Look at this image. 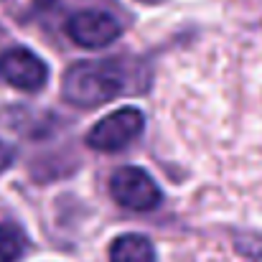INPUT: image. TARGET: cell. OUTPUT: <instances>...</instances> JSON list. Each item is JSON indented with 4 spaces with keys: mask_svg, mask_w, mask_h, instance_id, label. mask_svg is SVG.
<instances>
[{
    "mask_svg": "<svg viewBox=\"0 0 262 262\" xmlns=\"http://www.w3.org/2000/svg\"><path fill=\"white\" fill-rule=\"evenodd\" d=\"M28 247V239L23 229L15 222L0 224V262H18Z\"/></svg>",
    "mask_w": 262,
    "mask_h": 262,
    "instance_id": "obj_7",
    "label": "cell"
},
{
    "mask_svg": "<svg viewBox=\"0 0 262 262\" xmlns=\"http://www.w3.org/2000/svg\"><path fill=\"white\" fill-rule=\"evenodd\" d=\"M140 3H145V5H158V3H163V0H140Z\"/></svg>",
    "mask_w": 262,
    "mask_h": 262,
    "instance_id": "obj_10",
    "label": "cell"
},
{
    "mask_svg": "<svg viewBox=\"0 0 262 262\" xmlns=\"http://www.w3.org/2000/svg\"><path fill=\"white\" fill-rule=\"evenodd\" d=\"M110 193L122 209L130 211H153L163 201L153 176L138 166H122L110 176Z\"/></svg>",
    "mask_w": 262,
    "mask_h": 262,
    "instance_id": "obj_3",
    "label": "cell"
},
{
    "mask_svg": "<svg viewBox=\"0 0 262 262\" xmlns=\"http://www.w3.org/2000/svg\"><path fill=\"white\" fill-rule=\"evenodd\" d=\"M13 161H15V148L8 145L5 140H0V173H5L13 166Z\"/></svg>",
    "mask_w": 262,
    "mask_h": 262,
    "instance_id": "obj_8",
    "label": "cell"
},
{
    "mask_svg": "<svg viewBox=\"0 0 262 262\" xmlns=\"http://www.w3.org/2000/svg\"><path fill=\"white\" fill-rule=\"evenodd\" d=\"M110 262H156V247L145 234H122L110 245Z\"/></svg>",
    "mask_w": 262,
    "mask_h": 262,
    "instance_id": "obj_6",
    "label": "cell"
},
{
    "mask_svg": "<svg viewBox=\"0 0 262 262\" xmlns=\"http://www.w3.org/2000/svg\"><path fill=\"white\" fill-rule=\"evenodd\" d=\"M67 36L82 49H104L122 36V26L104 10H79L67 20Z\"/></svg>",
    "mask_w": 262,
    "mask_h": 262,
    "instance_id": "obj_5",
    "label": "cell"
},
{
    "mask_svg": "<svg viewBox=\"0 0 262 262\" xmlns=\"http://www.w3.org/2000/svg\"><path fill=\"white\" fill-rule=\"evenodd\" d=\"M145 127V115L138 107H120L102 117L87 133V145L97 153H120L133 140L140 138Z\"/></svg>",
    "mask_w": 262,
    "mask_h": 262,
    "instance_id": "obj_2",
    "label": "cell"
},
{
    "mask_svg": "<svg viewBox=\"0 0 262 262\" xmlns=\"http://www.w3.org/2000/svg\"><path fill=\"white\" fill-rule=\"evenodd\" d=\"M31 3H33L36 8H51V5H54L56 0H31Z\"/></svg>",
    "mask_w": 262,
    "mask_h": 262,
    "instance_id": "obj_9",
    "label": "cell"
},
{
    "mask_svg": "<svg viewBox=\"0 0 262 262\" xmlns=\"http://www.w3.org/2000/svg\"><path fill=\"white\" fill-rule=\"evenodd\" d=\"M0 79L20 92H38L49 82V67L31 49L13 46L0 54Z\"/></svg>",
    "mask_w": 262,
    "mask_h": 262,
    "instance_id": "obj_4",
    "label": "cell"
},
{
    "mask_svg": "<svg viewBox=\"0 0 262 262\" xmlns=\"http://www.w3.org/2000/svg\"><path fill=\"white\" fill-rule=\"evenodd\" d=\"M130 89L127 69L120 59L77 61L64 72L61 94L74 107H99Z\"/></svg>",
    "mask_w": 262,
    "mask_h": 262,
    "instance_id": "obj_1",
    "label": "cell"
}]
</instances>
